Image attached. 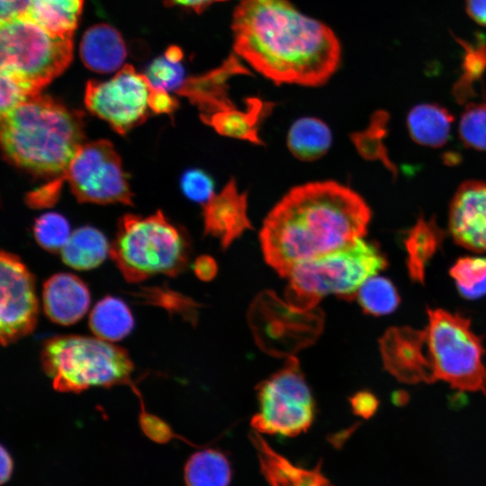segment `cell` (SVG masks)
<instances>
[{
  "instance_id": "1",
  "label": "cell",
  "mask_w": 486,
  "mask_h": 486,
  "mask_svg": "<svg viewBox=\"0 0 486 486\" xmlns=\"http://www.w3.org/2000/svg\"><path fill=\"white\" fill-rule=\"evenodd\" d=\"M231 29L235 52L275 84L321 86L338 68L336 34L289 0H240Z\"/></svg>"
},
{
  "instance_id": "2",
  "label": "cell",
  "mask_w": 486,
  "mask_h": 486,
  "mask_svg": "<svg viewBox=\"0 0 486 486\" xmlns=\"http://www.w3.org/2000/svg\"><path fill=\"white\" fill-rule=\"evenodd\" d=\"M371 220L365 201L334 181L291 189L266 217L259 233L266 262L287 277L299 263L363 238Z\"/></svg>"
},
{
  "instance_id": "3",
  "label": "cell",
  "mask_w": 486,
  "mask_h": 486,
  "mask_svg": "<svg viewBox=\"0 0 486 486\" xmlns=\"http://www.w3.org/2000/svg\"><path fill=\"white\" fill-rule=\"evenodd\" d=\"M384 368L408 383L446 382L461 392L486 396L485 350L470 320L443 309H428L422 329L392 327L379 341Z\"/></svg>"
},
{
  "instance_id": "4",
  "label": "cell",
  "mask_w": 486,
  "mask_h": 486,
  "mask_svg": "<svg viewBox=\"0 0 486 486\" xmlns=\"http://www.w3.org/2000/svg\"><path fill=\"white\" fill-rule=\"evenodd\" d=\"M84 138L82 114L40 94L1 114L4 155L36 176H62Z\"/></svg>"
},
{
  "instance_id": "5",
  "label": "cell",
  "mask_w": 486,
  "mask_h": 486,
  "mask_svg": "<svg viewBox=\"0 0 486 486\" xmlns=\"http://www.w3.org/2000/svg\"><path fill=\"white\" fill-rule=\"evenodd\" d=\"M387 266L379 246L360 238L342 248L297 264L287 276L285 297L304 310L316 308L326 295L352 300L366 280Z\"/></svg>"
},
{
  "instance_id": "6",
  "label": "cell",
  "mask_w": 486,
  "mask_h": 486,
  "mask_svg": "<svg viewBox=\"0 0 486 486\" xmlns=\"http://www.w3.org/2000/svg\"><path fill=\"white\" fill-rule=\"evenodd\" d=\"M41 362L53 387L62 392L128 382L134 368L123 348L97 337L75 335L47 340Z\"/></svg>"
},
{
  "instance_id": "7",
  "label": "cell",
  "mask_w": 486,
  "mask_h": 486,
  "mask_svg": "<svg viewBox=\"0 0 486 486\" xmlns=\"http://www.w3.org/2000/svg\"><path fill=\"white\" fill-rule=\"evenodd\" d=\"M188 254L186 238L159 211L147 217L123 216L110 248L112 259L131 283L155 274L180 273Z\"/></svg>"
},
{
  "instance_id": "8",
  "label": "cell",
  "mask_w": 486,
  "mask_h": 486,
  "mask_svg": "<svg viewBox=\"0 0 486 486\" xmlns=\"http://www.w3.org/2000/svg\"><path fill=\"white\" fill-rule=\"evenodd\" d=\"M72 59V37L53 34L26 15L1 22L0 71L40 93Z\"/></svg>"
},
{
  "instance_id": "9",
  "label": "cell",
  "mask_w": 486,
  "mask_h": 486,
  "mask_svg": "<svg viewBox=\"0 0 486 486\" xmlns=\"http://www.w3.org/2000/svg\"><path fill=\"white\" fill-rule=\"evenodd\" d=\"M257 400L258 411L251 419L256 432L295 436L307 431L315 417L311 392L293 356L259 384Z\"/></svg>"
},
{
  "instance_id": "10",
  "label": "cell",
  "mask_w": 486,
  "mask_h": 486,
  "mask_svg": "<svg viewBox=\"0 0 486 486\" xmlns=\"http://www.w3.org/2000/svg\"><path fill=\"white\" fill-rule=\"evenodd\" d=\"M317 309L304 310L261 293L251 306L249 323L260 347L274 356H290L312 343L322 329Z\"/></svg>"
},
{
  "instance_id": "11",
  "label": "cell",
  "mask_w": 486,
  "mask_h": 486,
  "mask_svg": "<svg viewBox=\"0 0 486 486\" xmlns=\"http://www.w3.org/2000/svg\"><path fill=\"white\" fill-rule=\"evenodd\" d=\"M60 178L80 202L132 203L121 158L108 140L84 143Z\"/></svg>"
},
{
  "instance_id": "12",
  "label": "cell",
  "mask_w": 486,
  "mask_h": 486,
  "mask_svg": "<svg viewBox=\"0 0 486 486\" xmlns=\"http://www.w3.org/2000/svg\"><path fill=\"white\" fill-rule=\"evenodd\" d=\"M151 91L146 75L125 65L107 81H89L85 103L93 114L124 134L145 121Z\"/></svg>"
},
{
  "instance_id": "13",
  "label": "cell",
  "mask_w": 486,
  "mask_h": 486,
  "mask_svg": "<svg viewBox=\"0 0 486 486\" xmlns=\"http://www.w3.org/2000/svg\"><path fill=\"white\" fill-rule=\"evenodd\" d=\"M0 280V338L7 346L33 331L39 302L34 277L15 255L1 252Z\"/></svg>"
},
{
  "instance_id": "14",
  "label": "cell",
  "mask_w": 486,
  "mask_h": 486,
  "mask_svg": "<svg viewBox=\"0 0 486 486\" xmlns=\"http://www.w3.org/2000/svg\"><path fill=\"white\" fill-rule=\"evenodd\" d=\"M448 230L459 246L486 251V183L468 180L461 184L450 204Z\"/></svg>"
},
{
  "instance_id": "15",
  "label": "cell",
  "mask_w": 486,
  "mask_h": 486,
  "mask_svg": "<svg viewBox=\"0 0 486 486\" xmlns=\"http://www.w3.org/2000/svg\"><path fill=\"white\" fill-rule=\"evenodd\" d=\"M202 214L205 233L218 238L223 248L252 228L247 194L238 191L233 179L205 202Z\"/></svg>"
},
{
  "instance_id": "16",
  "label": "cell",
  "mask_w": 486,
  "mask_h": 486,
  "mask_svg": "<svg viewBox=\"0 0 486 486\" xmlns=\"http://www.w3.org/2000/svg\"><path fill=\"white\" fill-rule=\"evenodd\" d=\"M45 314L54 323L68 326L81 320L90 305V292L77 276L59 273L49 278L42 290Z\"/></svg>"
},
{
  "instance_id": "17",
  "label": "cell",
  "mask_w": 486,
  "mask_h": 486,
  "mask_svg": "<svg viewBox=\"0 0 486 486\" xmlns=\"http://www.w3.org/2000/svg\"><path fill=\"white\" fill-rule=\"evenodd\" d=\"M260 469L269 486H332L320 467L306 469L275 452L256 431L251 435Z\"/></svg>"
},
{
  "instance_id": "18",
  "label": "cell",
  "mask_w": 486,
  "mask_h": 486,
  "mask_svg": "<svg viewBox=\"0 0 486 486\" xmlns=\"http://www.w3.org/2000/svg\"><path fill=\"white\" fill-rule=\"evenodd\" d=\"M238 72H244V68L239 69L230 60L214 71L185 80L177 92L197 105L204 122L213 113L234 107L228 96L226 82L230 76Z\"/></svg>"
},
{
  "instance_id": "19",
  "label": "cell",
  "mask_w": 486,
  "mask_h": 486,
  "mask_svg": "<svg viewBox=\"0 0 486 486\" xmlns=\"http://www.w3.org/2000/svg\"><path fill=\"white\" fill-rule=\"evenodd\" d=\"M79 52L85 66L97 73L119 69L126 58V47L121 34L106 23L95 24L84 33Z\"/></svg>"
},
{
  "instance_id": "20",
  "label": "cell",
  "mask_w": 486,
  "mask_h": 486,
  "mask_svg": "<svg viewBox=\"0 0 486 486\" xmlns=\"http://www.w3.org/2000/svg\"><path fill=\"white\" fill-rule=\"evenodd\" d=\"M246 106L244 110L233 107L218 112L207 118L204 122L222 136L260 145L263 142L258 133L259 124L271 111V104L250 98L247 101Z\"/></svg>"
},
{
  "instance_id": "21",
  "label": "cell",
  "mask_w": 486,
  "mask_h": 486,
  "mask_svg": "<svg viewBox=\"0 0 486 486\" xmlns=\"http://www.w3.org/2000/svg\"><path fill=\"white\" fill-rule=\"evenodd\" d=\"M453 122L452 113L436 104H417L407 116L411 139L418 144L431 148H440L446 143Z\"/></svg>"
},
{
  "instance_id": "22",
  "label": "cell",
  "mask_w": 486,
  "mask_h": 486,
  "mask_svg": "<svg viewBox=\"0 0 486 486\" xmlns=\"http://www.w3.org/2000/svg\"><path fill=\"white\" fill-rule=\"evenodd\" d=\"M444 236L434 219L427 220L420 217L409 230L404 245L406 265L412 281L424 283L426 266L441 246Z\"/></svg>"
},
{
  "instance_id": "23",
  "label": "cell",
  "mask_w": 486,
  "mask_h": 486,
  "mask_svg": "<svg viewBox=\"0 0 486 486\" xmlns=\"http://www.w3.org/2000/svg\"><path fill=\"white\" fill-rule=\"evenodd\" d=\"M110 248L101 231L86 226L71 233L60 252L66 265L76 270H89L105 259Z\"/></svg>"
},
{
  "instance_id": "24",
  "label": "cell",
  "mask_w": 486,
  "mask_h": 486,
  "mask_svg": "<svg viewBox=\"0 0 486 486\" xmlns=\"http://www.w3.org/2000/svg\"><path fill=\"white\" fill-rule=\"evenodd\" d=\"M84 0H31L26 16L48 32L72 37Z\"/></svg>"
},
{
  "instance_id": "25",
  "label": "cell",
  "mask_w": 486,
  "mask_h": 486,
  "mask_svg": "<svg viewBox=\"0 0 486 486\" xmlns=\"http://www.w3.org/2000/svg\"><path fill=\"white\" fill-rule=\"evenodd\" d=\"M134 320L126 303L119 298L106 296L99 301L89 316V327L99 338L114 342L127 337Z\"/></svg>"
},
{
  "instance_id": "26",
  "label": "cell",
  "mask_w": 486,
  "mask_h": 486,
  "mask_svg": "<svg viewBox=\"0 0 486 486\" xmlns=\"http://www.w3.org/2000/svg\"><path fill=\"white\" fill-rule=\"evenodd\" d=\"M331 140V131L325 122L314 117H303L291 126L287 146L295 158L311 161L328 150Z\"/></svg>"
},
{
  "instance_id": "27",
  "label": "cell",
  "mask_w": 486,
  "mask_h": 486,
  "mask_svg": "<svg viewBox=\"0 0 486 486\" xmlns=\"http://www.w3.org/2000/svg\"><path fill=\"white\" fill-rule=\"evenodd\" d=\"M231 475L226 455L211 448L193 454L184 469L186 486H229Z\"/></svg>"
},
{
  "instance_id": "28",
  "label": "cell",
  "mask_w": 486,
  "mask_h": 486,
  "mask_svg": "<svg viewBox=\"0 0 486 486\" xmlns=\"http://www.w3.org/2000/svg\"><path fill=\"white\" fill-rule=\"evenodd\" d=\"M463 48L461 76L454 83L453 95L459 104H468L475 95L474 85L486 73V41L482 36L473 41L456 38Z\"/></svg>"
},
{
  "instance_id": "29",
  "label": "cell",
  "mask_w": 486,
  "mask_h": 486,
  "mask_svg": "<svg viewBox=\"0 0 486 486\" xmlns=\"http://www.w3.org/2000/svg\"><path fill=\"white\" fill-rule=\"evenodd\" d=\"M362 310L374 316L394 311L400 304L396 287L387 278L372 276L358 290L356 296Z\"/></svg>"
},
{
  "instance_id": "30",
  "label": "cell",
  "mask_w": 486,
  "mask_h": 486,
  "mask_svg": "<svg viewBox=\"0 0 486 486\" xmlns=\"http://www.w3.org/2000/svg\"><path fill=\"white\" fill-rule=\"evenodd\" d=\"M449 274L459 292L466 299L486 295V257H461L452 266Z\"/></svg>"
},
{
  "instance_id": "31",
  "label": "cell",
  "mask_w": 486,
  "mask_h": 486,
  "mask_svg": "<svg viewBox=\"0 0 486 486\" xmlns=\"http://www.w3.org/2000/svg\"><path fill=\"white\" fill-rule=\"evenodd\" d=\"M33 232L38 244L50 252L61 251L71 235L68 220L55 212L39 217Z\"/></svg>"
},
{
  "instance_id": "32",
  "label": "cell",
  "mask_w": 486,
  "mask_h": 486,
  "mask_svg": "<svg viewBox=\"0 0 486 486\" xmlns=\"http://www.w3.org/2000/svg\"><path fill=\"white\" fill-rule=\"evenodd\" d=\"M459 135L468 148L486 151V103H468L459 122Z\"/></svg>"
},
{
  "instance_id": "33",
  "label": "cell",
  "mask_w": 486,
  "mask_h": 486,
  "mask_svg": "<svg viewBox=\"0 0 486 486\" xmlns=\"http://www.w3.org/2000/svg\"><path fill=\"white\" fill-rule=\"evenodd\" d=\"M180 61L166 53L156 58L145 74L151 86L166 92L175 88L179 89L184 83V68Z\"/></svg>"
},
{
  "instance_id": "34",
  "label": "cell",
  "mask_w": 486,
  "mask_h": 486,
  "mask_svg": "<svg viewBox=\"0 0 486 486\" xmlns=\"http://www.w3.org/2000/svg\"><path fill=\"white\" fill-rule=\"evenodd\" d=\"M0 72L1 114L14 109L30 97L40 94L22 79L6 72Z\"/></svg>"
},
{
  "instance_id": "35",
  "label": "cell",
  "mask_w": 486,
  "mask_h": 486,
  "mask_svg": "<svg viewBox=\"0 0 486 486\" xmlns=\"http://www.w3.org/2000/svg\"><path fill=\"white\" fill-rule=\"evenodd\" d=\"M184 194L194 202H207L213 195V181L199 169L188 170L181 179Z\"/></svg>"
},
{
  "instance_id": "36",
  "label": "cell",
  "mask_w": 486,
  "mask_h": 486,
  "mask_svg": "<svg viewBox=\"0 0 486 486\" xmlns=\"http://www.w3.org/2000/svg\"><path fill=\"white\" fill-rule=\"evenodd\" d=\"M349 402L353 412L364 418H369L377 410L379 400L372 392L361 391L354 394Z\"/></svg>"
},
{
  "instance_id": "37",
  "label": "cell",
  "mask_w": 486,
  "mask_h": 486,
  "mask_svg": "<svg viewBox=\"0 0 486 486\" xmlns=\"http://www.w3.org/2000/svg\"><path fill=\"white\" fill-rule=\"evenodd\" d=\"M60 178L48 184L42 188L28 195V202L32 206H46L51 204L57 198L58 191L61 186Z\"/></svg>"
},
{
  "instance_id": "38",
  "label": "cell",
  "mask_w": 486,
  "mask_h": 486,
  "mask_svg": "<svg viewBox=\"0 0 486 486\" xmlns=\"http://www.w3.org/2000/svg\"><path fill=\"white\" fill-rule=\"evenodd\" d=\"M149 109L157 113H168L173 112L176 106V100L167 94L166 91L155 89L149 96Z\"/></svg>"
},
{
  "instance_id": "39",
  "label": "cell",
  "mask_w": 486,
  "mask_h": 486,
  "mask_svg": "<svg viewBox=\"0 0 486 486\" xmlns=\"http://www.w3.org/2000/svg\"><path fill=\"white\" fill-rule=\"evenodd\" d=\"M141 426L149 437L158 442L167 441L172 436L168 427L151 416L145 415L141 419Z\"/></svg>"
},
{
  "instance_id": "40",
  "label": "cell",
  "mask_w": 486,
  "mask_h": 486,
  "mask_svg": "<svg viewBox=\"0 0 486 486\" xmlns=\"http://www.w3.org/2000/svg\"><path fill=\"white\" fill-rule=\"evenodd\" d=\"M31 0H0L1 22L25 15Z\"/></svg>"
},
{
  "instance_id": "41",
  "label": "cell",
  "mask_w": 486,
  "mask_h": 486,
  "mask_svg": "<svg viewBox=\"0 0 486 486\" xmlns=\"http://www.w3.org/2000/svg\"><path fill=\"white\" fill-rule=\"evenodd\" d=\"M194 274L202 281L212 280L217 274L216 261L209 256H199L194 265Z\"/></svg>"
},
{
  "instance_id": "42",
  "label": "cell",
  "mask_w": 486,
  "mask_h": 486,
  "mask_svg": "<svg viewBox=\"0 0 486 486\" xmlns=\"http://www.w3.org/2000/svg\"><path fill=\"white\" fill-rule=\"evenodd\" d=\"M465 9L475 22L486 26V0H465Z\"/></svg>"
},
{
  "instance_id": "43",
  "label": "cell",
  "mask_w": 486,
  "mask_h": 486,
  "mask_svg": "<svg viewBox=\"0 0 486 486\" xmlns=\"http://www.w3.org/2000/svg\"><path fill=\"white\" fill-rule=\"evenodd\" d=\"M14 471V461L9 454V452L4 448V446H1V472H0V482L1 484L5 483L10 477L12 476Z\"/></svg>"
},
{
  "instance_id": "44",
  "label": "cell",
  "mask_w": 486,
  "mask_h": 486,
  "mask_svg": "<svg viewBox=\"0 0 486 486\" xmlns=\"http://www.w3.org/2000/svg\"><path fill=\"white\" fill-rule=\"evenodd\" d=\"M172 4H178L183 7L190 8L196 13H202L205 8L213 3L227 0H168Z\"/></svg>"
}]
</instances>
